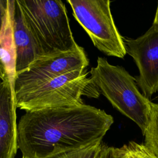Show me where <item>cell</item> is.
I'll return each instance as SVG.
<instances>
[{
  "label": "cell",
  "mask_w": 158,
  "mask_h": 158,
  "mask_svg": "<svg viewBox=\"0 0 158 158\" xmlns=\"http://www.w3.org/2000/svg\"><path fill=\"white\" fill-rule=\"evenodd\" d=\"M114 123L104 110L81 104L27 111L17 124L22 157L54 158L102 141Z\"/></svg>",
  "instance_id": "cell-1"
},
{
  "label": "cell",
  "mask_w": 158,
  "mask_h": 158,
  "mask_svg": "<svg viewBox=\"0 0 158 158\" xmlns=\"http://www.w3.org/2000/svg\"><path fill=\"white\" fill-rule=\"evenodd\" d=\"M40 57L73 48L67 12L60 0H17Z\"/></svg>",
  "instance_id": "cell-2"
},
{
  "label": "cell",
  "mask_w": 158,
  "mask_h": 158,
  "mask_svg": "<svg viewBox=\"0 0 158 158\" xmlns=\"http://www.w3.org/2000/svg\"><path fill=\"white\" fill-rule=\"evenodd\" d=\"M89 73L99 91L115 109L133 121L144 135L149 125L151 102L139 91L135 77L123 67L111 65L101 57Z\"/></svg>",
  "instance_id": "cell-3"
},
{
  "label": "cell",
  "mask_w": 158,
  "mask_h": 158,
  "mask_svg": "<svg viewBox=\"0 0 158 158\" xmlns=\"http://www.w3.org/2000/svg\"><path fill=\"white\" fill-rule=\"evenodd\" d=\"M99 94L85 68L67 72L14 97L16 107L27 112L79 106L84 104L83 96L98 98Z\"/></svg>",
  "instance_id": "cell-4"
},
{
  "label": "cell",
  "mask_w": 158,
  "mask_h": 158,
  "mask_svg": "<svg viewBox=\"0 0 158 158\" xmlns=\"http://www.w3.org/2000/svg\"><path fill=\"white\" fill-rule=\"evenodd\" d=\"M67 2L98 49L109 56H125L124 38L115 24L109 0H67Z\"/></svg>",
  "instance_id": "cell-5"
},
{
  "label": "cell",
  "mask_w": 158,
  "mask_h": 158,
  "mask_svg": "<svg viewBox=\"0 0 158 158\" xmlns=\"http://www.w3.org/2000/svg\"><path fill=\"white\" fill-rule=\"evenodd\" d=\"M88 64L84 49L77 43L69 51L41 56L15 75L14 95L36 88L70 71L85 69Z\"/></svg>",
  "instance_id": "cell-6"
},
{
  "label": "cell",
  "mask_w": 158,
  "mask_h": 158,
  "mask_svg": "<svg viewBox=\"0 0 158 158\" xmlns=\"http://www.w3.org/2000/svg\"><path fill=\"white\" fill-rule=\"evenodd\" d=\"M123 40L127 53L133 59L139 70L135 77L136 84L149 99L158 91V28L152 25L141 36Z\"/></svg>",
  "instance_id": "cell-7"
},
{
  "label": "cell",
  "mask_w": 158,
  "mask_h": 158,
  "mask_svg": "<svg viewBox=\"0 0 158 158\" xmlns=\"http://www.w3.org/2000/svg\"><path fill=\"white\" fill-rule=\"evenodd\" d=\"M13 81L0 59V158H14L17 151V124Z\"/></svg>",
  "instance_id": "cell-8"
},
{
  "label": "cell",
  "mask_w": 158,
  "mask_h": 158,
  "mask_svg": "<svg viewBox=\"0 0 158 158\" xmlns=\"http://www.w3.org/2000/svg\"><path fill=\"white\" fill-rule=\"evenodd\" d=\"M14 47L15 74L24 70L40 57L34 40L28 31L17 0L9 1Z\"/></svg>",
  "instance_id": "cell-9"
},
{
  "label": "cell",
  "mask_w": 158,
  "mask_h": 158,
  "mask_svg": "<svg viewBox=\"0 0 158 158\" xmlns=\"http://www.w3.org/2000/svg\"><path fill=\"white\" fill-rule=\"evenodd\" d=\"M144 136L143 144L158 158V104L151 102L149 125Z\"/></svg>",
  "instance_id": "cell-10"
},
{
  "label": "cell",
  "mask_w": 158,
  "mask_h": 158,
  "mask_svg": "<svg viewBox=\"0 0 158 158\" xmlns=\"http://www.w3.org/2000/svg\"><path fill=\"white\" fill-rule=\"evenodd\" d=\"M115 158H156L144 144L130 141L120 148H114Z\"/></svg>",
  "instance_id": "cell-11"
},
{
  "label": "cell",
  "mask_w": 158,
  "mask_h": 158,
  "mask_svg": "<svg viewBox=\"0 0 158 158\" xmlns=\"http://www.w3.org/2000/svg\"><path fill=\"white\" fill-rule=\"evenodd\" d=\"M104 144L101 142L61 154L54 158H99Z\"/></svg>",
  "instance_id": "cell-12"
},
{
  "label": "cell",
  "mask_w": 158,
  "mask_h": 158,
  "mask_svg": "<svg viewBox=\"0 0 158 158\" xmlns=\"http://www.w3.org/2000/svg\"><path fill=\"white\" fill-rule=\"evenodd\" d=\"M9 9V0H0V34L3 28Z\"/></svg>",
  "instance_id": "cell-13"
},
{
  "label": "cell",
  "mask_w": 158,
  "mask_h": 158,
  "mask_svg": "<svg viewBox=\"0 0 158 158\" xmlns=\"http://www.w3.org/2000/svg\"><path fill=\"white\" fill-rule=\"evenodd\" d=\"M99 158H115L114 154V148L107 147L104 145Z\"/></svg>",
  "instance_id": "cell-14"
},
{
  "label": "cell",
  "mask_w": 158,
  "mask_h": 158,
  "mask_svg": "<svg viewBox=\"0 0 158 158\" xmlns=\"http://www.w3.org/2000/svg\"><path fill=\"white\" fill-rule=\"evenodd\" d=\"M152 25H153L154 27L158 28V3H157V9H156L155 17H154V21H153Z\"/></svg>",
  "instance_id": "cell-15"
},
{
  "label": "cell",
  "mask_w": 158,
  "mask_h": 158,
  "mask_svg": "<svg viewBox=\"0 0 158 158\" xmlns=\"http://www.w3.org/2000/svg\"><path fill=\"white\" fill-rule=\"evenodd\" d=\"M22 158H28V157H22Z\"/></svg>",
  "instance_id": "cell-16"
}]
</instances>
